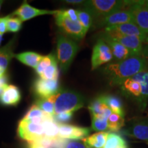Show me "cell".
Wrapping results in <instances>:
<instances>
[{
	"instance_id": "6da1fadb",
	"label": "cell",
	"mask_w": 148,
	"mask_h": 148,
	"mask_svg": "<svg viewBox=\"0 0 148 148\" xmlns=\"http://www.w3.org/2000/svg\"><path fill=\"white\" fill-rule=\"evenodd\" d=\"M148 69V62L142 56H132L119 62L107 64L101 69L111 86H120L126 79Z\"/></svg>"
},
{
	"instance_id": "7a4b0ae2",
	"label": "cell",
	"mask_w": 148,
	"mask_h": 148,
	"mask_svg": "<svg viewBox=\"0 0 148 148\" xmlns=\"http://www.w3.org/2000/svg\"><path fill=\"white\" fill-rule=\"evenodd\" d=\"M132 1L125 0H90L83 3L84 9L90 12L93 20L99 19L117 11L127 8Z\"/></svg>"
},
{
	"instance_id": "3957f363",
	"label": "cell",
	"mask_w": 148,
	"mask_h": 148,
	"mask_svg": "<svg viewBox=\"0 0 148 148\" xmlns=\"http://www.w3.org/2000/svg\"><path fill=\"white\" fill-rule=\"evenodd\" d=\"M54 104L55 114L63 112H73L84 106V98L73 90H60L50 97Z\"/></svg>"
},
{
	"instance_id": "277c9868",
	"label": "cell",
	"mask_w": 148,
	"mask_h": 148,
	"mask_svg": "<svg viewBox=\"0 0 148 148\" xmlns=\"http://www.w3.org/2000/svg\"><path fill=\"white\" fill-rule=\"evenodd\" d=\"M57 58L62 71H67L78 51V45L75 40L63 34L57 36Z\"/></svg>"
},
{
	"instance_id": "5b68a950",
	"label": "cell",
	"mask_w": 148,
	"mask_h": 148,
	"mask_svg": "<svg viewBox=\"0 0 148 148\" xmlns=\"http://www.w3.org/2000/svg\"><path fill=\"white\" fill-rule=\"evenodd\" d=\"M54 16L56 25L67 35V36L77 40L84 38L86 33L79 21H71L62 13L61 10H58Z\"/></svg>"
},
{
	"instance_id": "8992f818",
	"label": "cell",
	"mask_w": 148,
	"mask_h": 148,
	"mask_svg": "<svg viewBox=\"0 0 148 148\" xmlns=\"http://www.w3.org/2000/svg\"><path fill=\"white\" fill-rule=\"evenodd\" d=\"M123 133L130 137L148 143V117H136L131 119L123 129Z\"/></svg>"
},
{
	"instance_id": "52a82bcc",
	"label": "cell",
	"mask_w": 148,
	"mask_h": 148,
	"mask_svg": "<svg viewBox=\"0 0 148 148\" xmlns=\"http://www.w3.org/2000/svg\"><path fill=\"white\" fill-rule=\"evenodd\" d=\"M17 134L20 138L27 143L39 140L45 137L42 124L21 120L18 124Z\"/></svg>"
},
{
	"instance_id": "ba28073f",
	"label": "cell",
	"mask_w": 148,
	"mask_h": 148,
	"mask_svg": "<svg viewBox=\"0 0 148 148\" xmlns=\"http://www.w3.org/2000/svg\"><path fill=\"white\" fill-rule=\"evenodd\" d=\"M95 21V25L97 28L104 27V29L123 23H134L132 14L127 8L117 11Z\"/></svg>"
},
{
	"instance_id": "9c48e42d",
	"label": "cell",
	"mask_w": 148,
	"mask_h": 148,
	"mask_svg": "<svg viewBox=\"0 0 148 148\" xmlns=\"http://www.w3.org/2000/svg\"><path fill=\"white\" fill-rule=\"evenodd\" d=\"M113 60L112 51L109 46L103 40L98 38L92 48L91 56V69L95 70L103 64Z\"/></svg>"
},
{
	"instance_id": "30bf717a",
	"label": "cell",
	"mask_w": 148,
	"mask_h": 148,
	"mask_svg": "<svg viewBox=\"0 0 148 148\" xmlns=\"http://www.w3.org/2000/svg\"><path fill=\"white\" fill-rule=\"evenodd\" d=\"M119 87L122 95L134 101L140 110L142 105V88L139 81L133 76L124 81Z\"/></svg>"
},
{
	"instance_id": "8fae6325",
	"label": "cell",
	"mask_w": 148,
	"mask_h": 148,
	"mask_svg": "<svg viewBox=\"0 0 148 148\" xmlns=\"http://www.w3.org/2000/svg\"><path fill=\"white\" fill-rule=\"evenodd\" d=\"M107 36L113 39L115 41L119 42L122 45L126 47L132 52L134 56H141L143 42L138 37L130 36L120 34L114 31L103 30Z\"/></svg>"
},
{
	"instance_id": "7c38bea8",
	"label": "cell",
	"mask_w": 148,
	"mask_h": 148,
	"mask_svg": "<svg viewBox=\"0 0 148 148\" xmlns=\"http://www.w3.org/2000/svg\"><path fill=\"white\" fill-rule=\"evenodd\" d=\"M132 13L134 23L148 35V8L139 1H132L127 8Z\"/></svg>"
},
{
	"instance_id": "4fadbf2b",
	"label": "cell",
	"mask_w": 148,
	"mask_h": 148,
	"mask_svg": "<svg viewBox=\"0 0 148 148\" xmlns=\"http://www.w3.org/2000/svg\"><path fill=\"white\" fill-rule=\"evenodd\" d=\"M90 130L70 124H58V136L69 140H83L88 136Z\"/></svg>"
},
{
	"instance_id": "5bb4252c",
	"label": "cell",
	"mask_w": 148,
	"mask_h": 148,
	"mask_svg": "<svg viewBox=\"0 0 148 148\" xmlns=\"http://www.w3.org/2000/svg\"><path fill=\"white\" fill-rule=\"evenodd\" d=\"M98 38L99 39L103 40L109 46L111 51H112L113 60L115 62H119V61L125 60L129 57L134 56L126 47L107 36L103 31L98 34Z\"/></svg>"
},
{
	"instance_id": "9a60e30c",
	"label": "cell",
	"mask_w": 148,
	"mask_h": 148,
	"mask_svg": "<svg viewBox=\"0 0 148 148\" xmlns=\"http://www.w3.org/2000/svg\"><path fill=\"white\" fill-rule=\"evenodd\" d=\"M34 90L40 98H49L60 91L58 79H44L38 78L34 83Z\"/></svg>"
},
{
	"instance_id": "2e32d148",
	"label": "cell",
	"mask_w": 148,
	"mask_h": 148,
	"mask_svg": "<svg viewBox=\"0 0 148 148\" xmlns=\"http://www.w3.org/2000/svg\"><path fill=\"white\" fill-rule=\"evenodd\" d=\"M58 12L57 10H40L31 6L26 1H24L21 6L11 14V16H16V17L19 18L21 21H25L31 18L36 17L40 15H45V14H53L55 15Z\"/></svg>"
},
{
	"instance_id": "e0dca14e",
	"label": "cell",
	"mask_w": 148,
	"mask_h": 148,
	"mask_svg": "<svg viewBox=\"0 0 148 148\" xmlns=\"http://www.w3.org/2000/svg\"><path fill=\"white\" fill-rule=\"evenodd\" d=\"M106 31H114L119 32L120 34L126 35L130 36H135L139 38L142 42L145 40L148 35L140 28L139 27L134 23H123L121 25H118L116 26H112L105 28Z\"/></svg>"
},
{
	"instance_id": "ac0fdd59",
	"label": "cell",
	"mask_w": 148,
	"mask_h": 148,
	"mask_svg": "<svg viewBox=\"0 0 148 148\" xmlns=\"http://www.w3.org/2000/svg\"><path fill=\"white\" fill-rule=\"evenodd\" d=\"M21 99V92L14 85H7L0 95V102L6 106H16Z\"/></svg>"
},
{
	"instance_id": "d6986e66",
	"label": "cell",
	"mask_w": 148,
	"mask_h": 148,
	"mask_svg": "<svg viewBox=\"0 0 148 148\" xmlns=\"http://www.w3.org/2000/svg\"><path fill=\"white\" fill-rule=\"evenodd\" d=\"M53 116L49 115L40 110L38 106L34 104L29 109L25 115L22 119L23 121H30L32 123L42 124L45 121L53 119Z\"/></svg>"
},
{
	"instance_id": "ffe728a7",
	"label": "cell",
	"mask_w": 148,
	"mask_h": 148,
	"mask_svg": "<svg viewBox=\"0 0 148 148\" xmlns=\"http://www.w3.org/2000/svg\"><path fill=\"white\" fill-rule=\"evenodd\" d=\"M102 97L104 103L112 112L125 116L124 106L121 98L111 94H103Z\"/></svg>"
},
{
	"instance_id": "44dd1931",
	"label": "cell",
	"mask_w": 148,
	"mask_h": 148,
	"mask_svg": "<svg viewBox=\"0 0 148 148\" xmlns=\"http://www.w3.org/2000/svg\"><path fill=\"white\" fill-rule=\"evenodd\" d=\"M108 132H97L82 140L86 147L90 148H103L106 144Z\"/></svg>"
},
{
	"instance_id": "7402d4cb",
	"label": "cell",
	"mask_w": 148,
	"mask_h": 148,
	"mask_svg": "<svg viewBox=\"0 0 148 148\" xmlns=\"http://www.w3.org/2000/svg\"><path fill=\"white\" fill-rule=\"evenodd\" d=\"M14 57L22 63L34 69H36L38 64L43 58L42 56L33 51H26V52L18 53L14 55Z\"/></svg>"
},
{
	"instance_id": "603a6c76",
	"label": "cell",
	"mask_w": 148,
	"mask_h": 148,
	"mask_svg": "<svg viewBox=\"0 0 148 148\" xmlns=\"http://www.w3.org/2000/svg\"><path fill=\"white\" fill-rule=\"evenodd\" d=\"M139 81L142 88V105L140 110H145L148 105V69L134 75Z\"/></svg>"
},
{
	"instance_id": "cb8c5ba5",
	"label": "cell",
	"mask_w": 148,
	"mask_h": 148,
	"mask_svg": "<svg viewBox=\"0 0 148 148\" xmlns=\"http://www.w3.org/2000/svg\"><path fill=\"white\" fill-rule=\"evenodd\" d=\"M12 42H10L5 47L0 49V68L5 71L11 59L14 57Z\"/></svg>"
},
{
	"instance_id": "d4e9b609",
	"label": "cell",
	"mask_w": 148,
	"mask_h": 148,
	"mask_svg": "<svg viewBox=\"0 0 148 148\" xmlns=\"http://www.w3.org/2000/svg\"><path fill=\"white\" fill-rule=\"evenodd\" d=\"M107 105L104 103L103 100L102 95H100L95 97L92 100L90 104L88 105V110L91 114V117L100 118L102 115L103 111Z\"/></svg>"
},
{
	"instance_id": "484cf974",
	"label": "cell",
	"mask_w": 148,
	"mask_h": 148,
	"mask_svg": "<svg viewBox=\"0 0 148 148\" xmlns=\"http://www.w3.org/2000/svg\"><path fill=\"white\" fill-rule=\"evenodd\" d=\"M103 148H128L127 142L121 135L114 132L108 133Z\"/></svg>"
},
{
	"instance_id": "4316f807",
	"label": "cell",
	"mask_w": 148,
	"mask_h": 148,
	"mask_svg": "<svg viewBox=\"0 0 148 148\" xmlns=\"http://www.w3.org/2000/svg\"><path fill=\"white\" fill-rule=\"evenodd\" d=\"M86 147L83 141L64 139L58 136L53 139L52 148H86Z\"/></svg>"
},
{
	"instance_id": "83f0119b",
	"label": "cell",
	"mask_w": 148,
	"mask_h": 148,
	"mask_svg": "<svg viewBox=\"0 0 148 148\" xmlns=\"http://www.w3.org/2000/svg\"><path fill=\"white\" fill-rule=\"evenodd\" d=\"M125 125L124 116L112 112L108 119V130L118 132Z\"/></svg>"
},
{
	"instance_id": "f1b7e54d",
	"label": "cell",
	"mask_w": 148,
	"mask_h": 148,
	"mask_svg": "<svg viewBox=\"0 0 148 148\" xmlns=\"http://www.w3.org/2000/svg\"><path fill=\"white\" fill-rule=\"evenodd\" d=\"M45 136L49 138H55L58 136V124L51 119L47 120L42 123Z\"/></svg>"
},
{
	"instance_id": "f546056e",
	"label": "cell",
	"mask_w": 148,
	"mask_h": 148,
	"mask_svg": "<svg viewBox=\"0 0 148 148\" xmlns=\"http://www.w3.org/2000/svg\"><path fill=\"white\" fill-rule=\"evenodd\" d=\"M77 10V17H78V21L82 25L83 29H84L85 32H87L90 27L92 25L93 18L91 14L87 10L82 9V10Z\"/></svg>"
},
{
	"instance_id": "4dcf8cb0",
	"label": "cell",
	"mask_w": 148,
	"mask_h": 148,
	"mask_svg": "<svg viewBox=\"0 0 148 148\" xmlns=\"http://www.w3.org/2000/svg\"><path fill=\"white\" fill-rule=\"evenodd\" d=\"M40 77V78L44 79H49V80L58 79L59 69L56 59L55 58L53 60L51 64L43 71V73H42Z\"/></svg>"
},
{
	"instance_id": "1f68e13d",
	"label": "cell",
	"mask_w": 148,
	"mask_h": 148,
	"mask_svg": "<svg viewBox=\"0 0 148 148\" xmlns=\"http://www.w3.org/2000/svg\"><path fill=\"white\" fill-rule=\"evenodd\" d=\"M35 105L39 108L44 112L53 116L55 114L54 104L51 98H40L35 103Z\"/></svg>"
},
{
	"instance_id": "d6a6232c",
	"label": "cell",
	"mask_w": 148,
	"mask_h": 148,
	"mask_svg": "<svg viewBox=\"0 0 148 148\" xmlns=\"http://www.w3.org/2000/svg\"><path fill=\"white\" fill-rule=\"evenodd\" d=\"M56 58L55 56L53 53H50V54L43 56V58H42V60L40 61L39 63L38 64V65L36 67V73L38 75H41L43 71L47 69V68L51 64V62H53V60Z\"/></svg>"
},
{
	"instance_id": "836d02e7",
	"label": "cell",
	"mask_w": 148,
	"mask_h": 148,
	"mask_svg": "<svg viewBox=\"0 0 148 148\" xmlns=\"http://www.w3.org/2000/svg\"><path fill=\"white\" fill-rule=\"evenodd\" d=\"M91 128L96 132H105L106 130H108V119L92 117Z\"/></svg>"
},
{
	"instance_id": "e575fe53",
	"label": "cell",
	"mask_w": 148,
	"mask_h": 148,
	"mask_svg": "<svg viewBox=\"0 0 148 148\" xmlns=\"http://www.w3.org/2000/svg\"><path fill=\"white\" fill-rule=\"evenodd\" d=\"M22 22L18 17H11L9 15L6 23V28L8 32H17L22 26Z\"/></svg>"
},
{
	"instance_id": "d590c367",
	"label": "cell",
	"mask_w": 148,
	"mask_h": 148,
	"mask_svg": "<svg viewBox=\"0 0 148 148\" xmlns=\"http://www.w3.org/2000/svg\"><path fill=\"white\" fill-rule=\"evenodd\" d=\"M73 112H63L53 115V119L58 124H65L66 122L69 121L72 119Z\"/></svg>"
},
{
	"instance_id": "8d00e7d4",
	"label": "cell",
	"mask_w": 148,
	"mask_h": 148,
	"mask_svg": "<svg viewBox=\"0 0 148 148\" xmlns=\"http://www.w3.org/2000/svg\"><path fill=\"white\" fill-rule=\"evenodd\" d=\"M62 13L69 18L73 21H78V17H77V10L75 9H66V10H61Z\"/></svg>"
},
{
	"instance_id": "74e56055",
	"label": "cell",
	"mask_w": 148,
	"mask_h": 148,
	"mask_svg": "<svg viewBox=\"0 0 148 148\" xmlns=\"http://www.w3.org/2000/svg\"><path fill=\"white\" fill-rule=\"evenodd\" d=\"M7 85H8V76L4 73L0 76V95Z\"/></svg>"
},
{
	"instance_id": "f35d334b",
	"label": "cell",
	"mask_w": 148,
	"mask_h": 148,
	"mask_svg": "<svg viewBox=\"0 0 148 148\" xmlns=\"http://www.w3.org/2000/svg\"><path fill=\"white\" fill-rule=\"evenodd\" d=\"M141 56L147 60L148 62V36L145 41L143 42V47H142Z\"/></svg>"
},
{
	"instance_id": "ab89813d",
	"label": "cell",
	"mask_w": 148,
	"mask_h": 148,
	"mask_svg": "<svg viewBox=\"0 0 148 148\" xmlns=\"http://www.w3.org/2000/svg\"><path fill=\"white\" fill-rule=\"evenodd\" d=\"M8 16L9 15L5 16V17L0 18V34L3 35L7 31L6 23Z\"/></svg>"
},
{
	"instance_id": "60d3db41",
	"label": "cell",
	"mask_w": 148,
	"mask_h": 148,
	"mask_svg": "<svg viewBox=\"0 0 148 148\" xmlns=\"http://www.w3.org/2000/svg\"><path fill=\"white\" fill-rule=\"evenodd\" d=\"M28 148H47L40 140L28 143Z\"/></svg>"
},
{
	"instance_id": "b9f144b4",
	"label": "cell",
	"mask_w": 148,
	"mask_h": 148,
	"mask_svg": "<svg viewBox=\"0 0 148 148\" xmlns=\"http://www.w3.org/2000/svg\"><path fill=\"white\" fill-rule=\"evenodd\" d=\"M66 3H71V4H79V3H83L84 1H82V0H66L65 1Z\"/></svg>"
},
{
	"instance_id": "7bdbcfd3",
	"label": "cell",
	"mask_w": 148,
	"mask_h": 148,
	"mask_svg": "<svg viewBox=\"0 0 148 148\" xmlns=\"http://www.w3.org/2000/svg\"><path fill=\"white\" fill-rule=\"evenodd\" d=\"M140 2H141L142 4L145 5L146 7H147L148 8V1L147 0H146V1H142V0H140Z\"/></svg>"
},
{
	"instance_id": "ee69618b",
	"label": "cell",
	"mask_w": 148,
	"mask_h": 148,
	"mask_svg": "<svg viewBox=\"0 0 148 148\" xmlns=\"http://www.w3.org/2000/svg\"><path fill=\"white\" fill-rule=\"evenodd\" d=\"M4 73H5L4 70H3L2 69H1V68H0V76H1V75H2L3 74H4Z\"/></svg>"
},
{
	"instance_id": "f6af8a7d",
	"label": "cell",
	"mask_w": 148,
	"mask_h": 148,
	"mask_svg": "<svg viewBox=\"0 0 148 148\" xmlns=\"http://www.w3.org/2000/svg\"><path fill=\"white\" fill-rule=\"evenodd\" d=\"M1 40H2V34H0V44H1Z\"/></svg>"
},
{
	"instance_id": "bcb514c9",
	"label": "cell",
	"mask_w": 148,
	"mask_h": 148,
	"mask_svg": "<svg viewBox=\"0 0 148 148\" xmlns=\"http://www.w3.org/2000/svg\"><path fill=\"white\" fill-rule=\"evenodd\" d=\"M2 1H0V9H1V4H2Z\"/></svg>"
},
{
	"instance_id": "7dc6e473",
	"label": "cell",
	"mask_w": 148,
	"mask_h": 148,
	"mask_svg": "<svg viewBox=\"0 0 148 148\" xmlns=\"http://www.w3.org/2000/svg\"><path fill=\"white\" fill-rule=\"evenodd\" d=\"M86 148H90V147H86Z\"/></svg>"
}]
</instances>
